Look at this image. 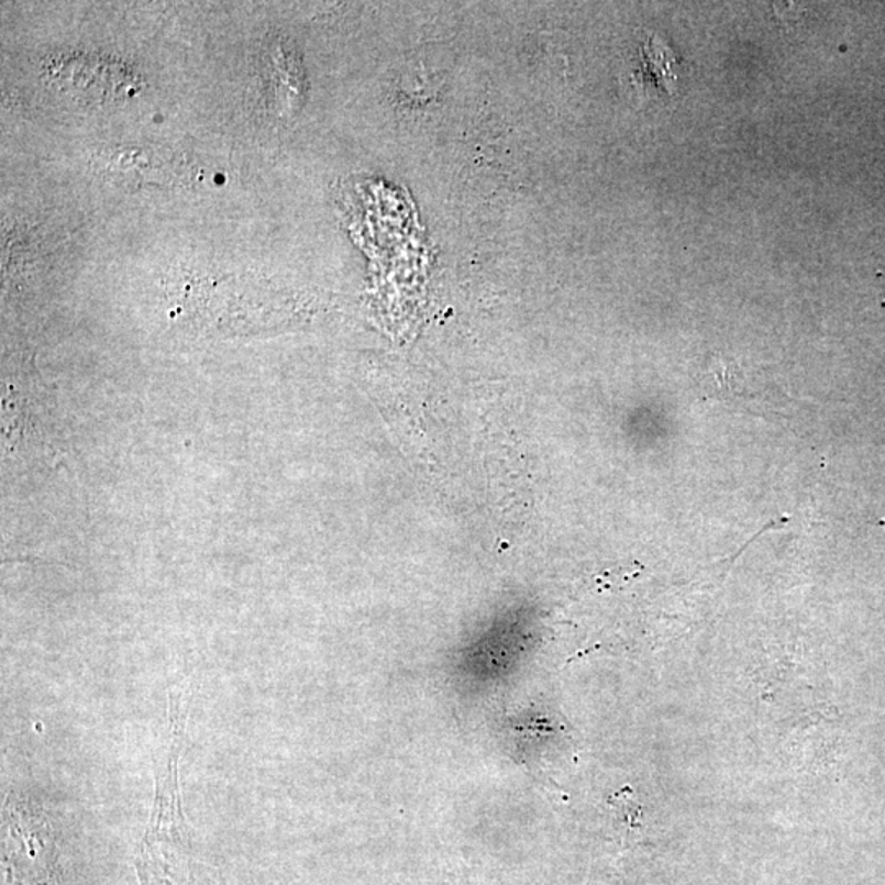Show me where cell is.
I'll return each mask as SVG.
<instances>
[]
</instances>
